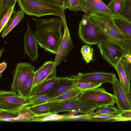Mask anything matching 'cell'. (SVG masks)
<instances>
[{"label": "cell", "mask_w": 131, "mask_h": 131, "mask_svg": "<svg viewBox=\"0 0 131 131\" xmlns=\"http://www.w3.org/2000/svg\"><path fill=\"white\" fill-rule=\"evenodd\" d=\"M81 10L89 17L92 14L113 18L115 14L101 0H80Z\"/></svg>", "instance_id": "10"}, {"label": "cell", "mask_w": 131, "mask_h": 131, "mask_svg": "<svg viewBox=\"0 0 131 131\" xmlns=\"http://www.w3.org/2000/svg\"><path fill=\"white\" fill-rule=\"evenodd\" d=\"M62 102H47L29 107L35 114L46 113L50 112V109Z\"/></svg>", "instance_id": "23"}, {"label": "cell", "mask_w": 131, "mask_h": 131, "mask_svg": "<svg viewBox=\"0 0 131 131\" xmlns=\"http://www.w3.org/2000/svg\"><path fill=\"white\" fill-rule=\"evenodd\" d=\"M36 23L35 34L37 44L47 51L57 53L63 34L62 19L57 17L40 19L32 17Z\"/></svg>", "instance_id": "1"}, {"label": "cell", "mask_w": 131, "mask_h": 131, "mask_svg": "<svg viewBox=\"0 0 131 131\" xmlns=\"http://www.w3.org/2000/svg\"><path fill=\"white\" fill-rule=\"evenodd\" d=\"M95 114H108L117 115L122 111L117 107L113 106H97L95 110Z\"/></svg>", "instance_id": "25"}, {"label": "cell", "mask_w": 131, "mask_h": 131, "mask_svg": "<svg viewBox=\"0 0 131 131\" xmlns=\"http://www.w3.org/2000/svg\"><path fill=\"white\" fill-rule=\"evenodd\" d=\"M97 107L94 103L77 98L62 102L51 108L50 112L58 113L64 111H75L84 113L94 111Z\"/></svg>", "instance_id": "8"}, {"label": "cell", "mask_w": 131, "mask_h": 131, "mask_svg": "<svg viewBox=\"0 0 131 131\" xmlns=\"http://www.w3.org/2000/svg\"><path fill=\"white\" fill-rule=\"evenodd\" d=\"M28 102L26 105L27 107L47 102L49 97L47 95L31 96L27 98Z\"/></svg>", "instance_id": "27"}, {"label": "cell", "mask_w": 131, "mask_h": 131, "mask_svg": "<svg viewBox=\"0 0 131 131\" xmlns=\"http://www.w3.org/2000/svg\"><path fill=\"white\" fill-rule=\"evenodd\" d=\"M126 94L128 102L131 106V90L126 92Z\"/></svg>", "instance_id": "44"}, {"label": "cell", "mask_w": 131, "mask_h": 131, "mask_svg": "<svg viewBox=\"0 0 131 131\" xmlns=\"http://www.w3.org/2000/svg\"><path fill=\"white\" fill-rule=\"evenodd\" d=\"M7 65V63L5 62H2L0 64V77L2 76V72L5 69Z\"/></svg>", "instance_id": "42"}, {"label": "cell", "mask_w": 131, "mask_h": 131, "mask_svg": "<svg viewBox=\"0 0 131 131\" xmlns=\"http://www.w3.org/2000/svg\"><path fill=\"white\" fill-rule=\"evenodd\" d=\"M118 42L125 49L126 53L131 54V37L129 39Z\"/></svg>", "instance_id": "38"}, {"label": "cell", "mask_w": 131, "mask_h": 131, "mask_svg": "<svg viewBox=\"0 0 131 131\" xmlns=\"http://www.w3.org/2000/svg\"><path fill=\"white\" fill-rule=\"evenodd\" d=\"M124 7L121 15L131 22V0H124Z\"/></svg>", "instance_id": "33"}, {"label": "cell", "mask_w": 131, "mask_h": 131, "mask_svg": "<svg viewBox=\"0 0 131 131\" xmlns=\"http://www.w3.org/2000/svg\"><path fill=\"white\" fill-rule=\"evenodd\" d=\"M97 47L103 59L115 69V58H124L126 53L121 44L114 40L111 39L100 43L97 45Z\"/></svg>", "instance_id": "6"}, {"label": "cell", "mask_w": 131, "mask_h": 131, "mask_svg": "<svg viewBox=\"0 0 131 131\" xmlns=\"http://www.w3.org/2000/svg\"><path fill=\"white\" fill-rule=\"evenodd\" d=\"M84 91L76 87L69 90L54 97L49 98L48 102H62L78 98Z\"/></svg>", "instance_id": "20"}, {"label": "cell", "mask_w": 131, "mask_h": 131, "mask_svg": "<svg viewBox=\"0 0 131 131\" xmlns=\"http://www.w3.org/2000/svg\"><path fill=\"white\" fill-rule=\"evenodd\" d=\"M124 58L127 61L131 63V54L126 53L124 56Z\"/></svg>", "instance_id": "43"}, {"label": "cell", "mask_w": 131, "mask_h": 131, "mask_svg": "<svg viewBox=\"0 0 131 131\" xmlns=\"http://www.w3.org/2000/svg\"><path fill=\"white\" fill-rule=\"evenodd\" d=\"M63 115H59L54 112H49L46 113L35 114L29 119L27 122H43L61 121Z\"/></svg>", "instance_id": "22"}, {"label": "cell", "mask_w": 131, "mask_h": 131, "mask_svg": "<svg viewBox=\"0 0 131 131\" xmlns=\"http://www.w3.org/2000/svg\"></svg>", "instance_id": "47"}, {"label": "cell", "mask_w": 131, "mask_h": 131, "mask_svg": "<svg viewBox=\"0 0 131 131\" xmlns=\"http://www.w3.org/2000/svg\"><path fill=\"white\" fill-rule=\"evenodd\" d=\"M102 84L91 82L77 81L76 87L84 91L99 87Z\"/></svg>", "instance_id": "32"}, {"label": "cell", "mask_w": 131, "mask_h": 131, "mask_svg": "<svg viewBox=\"0 0 131 131\" xmlns=\"http://www.w3.org/2000/svg\"><path fill=\"white\" fill-rule=\"evenodd\" d=\"M117 114H95V112L92 116L93 120H96L100 121H111L117 116Z\"/></svg>", "instance_id": "37"}, {"label": "cell", "mask_w": 131, "mask_h": 131, "mask_svg": "<svg viewBox=\"0 0 131 131\" xmlns=\"http://www.w3.org/2000/svg\"><path fill=\"white\" fill-rule=\"evenodd\" d=\"M19 112L14 113L0 110L1 121L12 122L13 119L19 115Z\"/></svg>", "instance_id": "34"}, {"label": "cell", "mask_w": 131, "mask_h": 131, "mask_svg": "<svg viewBox=\"0 0 131 131\" xmlns=\"http://www.w3.org/2000/svg\"><path fill=\"white\" fill-rule=\"evenodd\" d=\"M112 84L117 107L121 111L131 110V106L127 98L126 92L120 81L116 78Z\"/></svg>", "instance_id": "17"}, {"label": "cell", "mask_w": 131, "mask_h": 131, "mask_svg": "<svg viewBox=\"0 0 131 131\" xmlns=\"http://www.w3.org/2000/svg\"><path fill=\"white\" fill-rule=\"evenodd\" d=\"M27 24L28 28L24 37V52L30 57L31 61L35 62L39 57L38 44L33 30L28 21Z\"/></svg>", "instance_id": "15"}, {"label": "cell", "mask_w": 131, "mask_h": 131, "mask_svg": "<svg viewBox=\"0 0 131 131\" xmlns=\"http://www.w3.org/2000/svg\"><path fill=\"white\" fill-rule=\"evenodd\" d=\"M63 25L64 33L54 61L56 67L66 58L73 47V42L66 22L63 23Z\"/></svg>", "instance_id": "12"}, {"label": "cell", "mask_w": 131, "mask_h": 131, "mask_svg": "<svg viewBox=\"0 0 131 131\" xmlns=\"http://www.w3.org/2000/svg\"><path fill=\"white\" fill-rule=\"evenodd\" d=\"M47 2L63 7L66 9V0H42Z\"/></svg>", "instance_id": "39"}, {"label": "cell", "mask_w": 131, "mask_h": 131, "mask_svg": "<svg viewBox=\"0 0 131 131\" xmlns=\"http://www.w3.org/2000/svg\"><path fill=\"white\" fill-rule=\"evenodd\" d=\"M17 2L20 9L27 15L38 17L53 15L65 19L64 10L62 7L42 0H17Z\"/></svg>", "instance_id": "2"}, {"label": "cell", "mask_w": 131, "mask_h": 131, "mask_svg": "<svg viewBox=\"0 0 131 131\" xmlns=\"http://www.w3.org/2000/svg\"><path fill=\"white\" fill-rule=\"evenodd\" d=\"M56 66L54 61L45 62L34 72L32 90L45 80L56 76Z\"/></svg>", "instance_id": "14"}, {"label": "cell", "mask_w": 131, "mask_h": 131, "mask_svg": "<svg viewBox=\"0 0 131 131\" xmlns=\"http://www.w3.org/2000/svg\"><path fill=\"white\" fill-rule=\"evenodd\" d=\"M95 112H92L79 115H65L63 114V117L61 121L72 120H93L92 116Z\"/></svg>", "instance_id": "29"}, {"label": "cell", "mask_w": 131, "mask_h": 131, "mask_svg": "<svg viewBox=\"0 0 131 131\" xmlns=\"http://www.w3.org/2000/svg\"><path fill=\"white\" fill-rule=\"evenodd\" d=\"M27 98L20 96L16 92L11 91H0V110L14 113H18L27 107Z\"/></svg>", "instance_id": "5"}, {"label": "cell", "mask_w": 131, "mask_h": 131, "mask_svg": "<svg viewBox=\"0 0 131 131\" xmlns=\"http://www.w3.org/2000/svg\"><path fill=\"white\" fill-rule=\"evenodd\" d=\"M17 0H0V19L7 13L10 7L15 5Z\"/></svg>", "instance_id": "30"}, {"label": "cell", "mask_w": 131, "mask_h": 131, "mask_svg": "<svg viewBox=\"0 0 131 131\" xmlns=\"http://www.w3.org/2000/svg\"><path fill=\"white\" fill-rule=\"evenodd\" d=\"M114 22L123 37L124 39L131 37V22L123 16L115 15L113 17Z\"/></svg>", "instance_id": "19"}, {"label": "cell", "mask_w": 131, "mask_h": 131, "mask_svg": "<svg viewBox=\"0 0 131 131\" xmlns=\"http://www.w3.org/2000/svg\"><path fill=\"white\" fill-rule=\"evenodd\" d=\"M116 67L120 83L126 92L130 90L131 63L124 58L116 57L115 59Z\"/></svg>", "instance_id": "11"}, {"label": "cell", "mask_w": 131, "mask_h": 131, "mask_svg": "<svg viewBox=\"0 0 131 131\" xmlns=\"http://www.w3.org/2000/svg\"><path fill=\"white\" fill-rule=\"evenodd\" d=\"M24 13L21 10L16 12L13 17L10 19L5 27L1 36L2 38L5 37L10 31L23 19Z\"/></svg>", "instance_id": "21"}, {"label": "cell", "mask_w": 131, "mask_h": 131, "mask_svg": "<svg viewBox=\"0 0 131 131\" xmlns=\"http://www.w3.org/2000/svg\"><path fill=\"white\" fill-rule=\"evenodd\" d=\"M35 115L29 108V107L24 108L19 112V115L13 119L12 122L17 121L27 122L28 120Z\"/></svg>", "instance_id": "28"}, {"label": "cell", "mask_w": 131, "mask_h": 131, "mask_svg": "<svg viewBox=\"0 0 131 131\" xmlns=\"http://www.w3.org/2000/svg\"><path fill=\"white\" fill-rule=\"evenodd\" d=\"M77 81H84L102 84L108 82L112 84L116 78L115 74L112 73L93 72L76 75Z\"/></svg>", "instance_id": "13"}, {"label": "cell", "mask_w": 131, "mask_h": 131, "mask_svg": "<svg viewBox=\"0 0 131 131\" xmlns=\"http://www.w3.org/2000/svg\"><path fill=\"white\" fill-rule=\"evenodd\" d=\"M66 9L74 12L81 10L80 0H66Z\"/></svg>", "instance_id": "36"}, {"label": "cell", "mask_w": 131, "mask_h": 131, "mask_svg": "<svg viewBox=\"0 0 131 131\" xmlns=\"http://www.w3.org/2000/svg\"><path fill=\"white\" fill-rule=\"evenodd\" d=\"M78 113V112L76 111H69V113H65L63 115H74Z\"/></svg>", "instance_id": "45"}, {"label": "cell", "mask_w": 131, "mask_h": 131, "mask_svg": "<svg viewBox=\"0 0 131 131\" xmlns=\"http://www.w3.org/2000/svg\"><path fill=\"white\" fill-rule=\"evenodd\" d=\"M124 0H111L107 6L115 15H119L124 5Z\"/></svg>", "instance_id": "26"}, {"label": "cell", "mask_w": 131, "mask_h": 131, "mask_svg": "<svg viewBox=\"0 0 131 131\" xmlns=\"http://www.w3.org/2000/svg\"><path fill=\"white\" fill-rule=\"evenodd\" d=\"M78 98L94 103L97 106H114L116 103L114 95L107 92L103 87L84 91Z\"/></svg>", "instance_id": "4"}, {"label": "cell", "mask_w": 131, "mask_h": 131, "mask_svg": "<svg viewBox=\"0 0 131 131\" xmlns=\"http://www.w3.org/2000/svg\"><path fill=\"white\" fill-rule=\"evenodd\" d=\"M78 35L83 41L91 45H98L112 39L84 15L79 23Z\"/></svg>", "instance_id": "3"}, {"label": "cell", "mask_w": 131, "mask_h": 131, "mask_svg": "<svg viewBox=\"0 0 131 131\" xmlns=\"http://www.w3.org/2000/svg\"><path fill=\"white\" fill-rule=\"evenodd\" d=\"M131 121V117L128 118H123L118 117L115 118L114 119L111 121L112 122L126 121Z\"/></svg>", "instance_id": "41"}, {"label": "cell", "mask_w": 131, "mask_h": 131, "mask_svg": "<svg viewBox=\"0 0 131 131\" xmlns=\"http://www.w3.org/2000/svg\"><path fill=\"white\" fill-rule=\"evenodd\" d=\"M81 52L83 59L87 63L93 60V49L89 46L86 45H83L81 49Z\"/></svg>", "instance_id": "31"}, {"label": "cell", "mask_w": 131, "mask_h": 131, "mask_svg": "<svg viewBox=\"0 0 131 131\" xmlns=\"http://www.w3.org/2000/svg\"><path fill=\"white\" fill-rule=\"evenodd\" d=\"M88 18L111 39L118 41L123 40V35L115 25L113 18L92 14Z\"/></svg>", "instance_id": "7"}, {"label": "cell", "mask_w": 131, "mask_h": 131, "mask_svg": "<svg viewBox=\"0 0 131 131\" xmlns=\"http://www.w3.org/2000/svg\"><path fill=\"white\" fill-rule=\"evenodd\" d=\"M15 5H14L8 10L7 13L0 20V33L3 31L5 27L10 18L11 15L16 12L14 9Z\"/></svg>", "instance_id": "35"}, {"label": "cell", "mask_w": 131, "mask_h": 131, "mask_svg": "<svg viewBox=\"0 0 131 131\" xmlns=\"http://www.w3.org/2000/svg\"><path fill=\"white\" fill-rule=\"evenodd\" d=\"M35 69L34 66L30 63H18L14 72L10 90L18 93L31 74L35 72Z\"/></svg>", "instance_id": "9"}, {"label": "cell", "mask_w": 131, "mask_h": 131, "mask_svg": "<svg viewBox=\"0 0 131 131\" xmlns=\"http://www.w3.org/2000/svg\"><path fill=\"white\" fill-rule=\"evenodd\" d=\"M76 75L59 77V82L55 88L48 93L49 98L57 96L62 93L76 87L77 82Z\"/></svg>", "instance_id": "16"}, {"label": "cell", "mask_w": 131, "mask_h": 131, "mask_svg": "<svg viewBox=\"0 0 131 131\" xmlns=\"http://www.w3.org/2000/svg\"><path fill=\"white\" fill-rule=\"evenodd\" d=\"M4 48H1L0 50V57H1V55L4 50Z\"/></svg>", "instance_id": "46"}, {"label": "cell", "mask_w": 131, "mask_h": 131, "mask_svg": "<svg viewBox=\"0 0 131 131\" xmlns=\"http://www.w3.org/2000/svg\"><path fill=\"white\" fill-rule=\"evenodd\" d=\"M34 72L32 73L18 93L21 96L27 98L31 96V93L33 84Z\"/></svg>", "instance_id": "24"}, {"label": "cell", "mask_w": 131, "mask_h": 131, "mask_svg": "<svg viewBox=\"0 0 131 131\" xmlns=\"http://www.w3.org/2000/svg\"><path fill=\"white\" fill-rule=\"evenodd\" d=\"M59 79L56 76L44 81L32 90L31 96L47 95L55 88Z\"/></svg>", "instance_id": "18"}, {"label": "cell", "mask_w": 131, "mask_h": 131, "mask_svg": "<svg viewBox=\"0 0 131 131\" xmlns=\"http://www.w3.org/2000/svg\"><path fill=\"white\" fill-rule=\"evenodd\" d=\"M118 117L128 118L131 117V110L122 111L117 114Z\"/></svg>", "instance_id": "40"}]
</instances>
